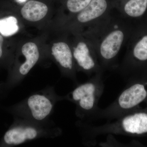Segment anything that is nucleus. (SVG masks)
Returning <instances> with one entry per match:
<instances>
[{"label":"nucleus","instance_id":"f257e3e1","mask_svg":"<svg viewBox=\"0 0 147 147\" xmlns=\"http://www.w3.org/2000/svg\"><path fill=\"white\" fill-rule=\"evenodd\" d=\"M63 100H65V96L59 95L55 87L49 86L6 108L5 110L13 117L35 121H46L50 119L57 102Z\"/></svg>","mask_w":147,"mask_h":147},{"label":"nucleus","instance_id":"f03ea898","mask_svg":"<svg viewBox=\"0 0 147 147\" xmlns=\"http://www.w3.org/2000/svg\"><path fill=\"white\" fill-rule=\"evenodd\" d=\"M13 117V122L1 139L0 147L15 146L42 138L54 139L62 133V129L50 119L37 122Z\"/></svg>","mask_w":147,"mask_h":147},{"label":"nucleus","instance_id":"7ed1b4c3","mask_svg":"<svg viewBox=\"0 0 147 147\" xmlns=\"http://www.w3.org/2000/svg\"><path fill=\"white\" fill-rule=\"evenodd\" d=\"M102 73L96 74L85 83L78 84L65 95V100L76 106L75 115L79 120L86 122L93 120L100 108L98 102L105 88Z\"/></svg>","mask_w":147,"mask_h":147},{"label":"nucleus","instance_id":"20e7f679","mask_svg":"<svg viewBox=\"0 0 147 147\" xmlns=\"http://www.w3.org/2000/svg\"><path fill=\"white\" fill-rule=\"evenodd\" d=\"M125 38V32L122 29L112 30L101 40L96 50L98 61L103 71L112 68Z\"/></svg>","mask_w":147,"mask_h":147},{"label":"nucleus","instance_id":"39448f33","mask_svg":"<svg viewBox=\"0 0 147 147\" xmlns=\"http://www.w3.org/2000/svg\"><path fill=\"white\" fill-rule=\"evenodd\" d=\"M73 57L74 63L78 68L88 76L93 74L103 72L100 66L96 50L94 47L84 41H80L73 47Z\"/></svg>","mask_w":147,"mask_h":147},{"label":"nucleus","instance_id":"423d86ee","mask_svg":"<svg viewBox=\"0 0 147 147\" xmlns=\"http://www.w3.org/2000/svg\"><path fill=\"white\" fill-rule=\"evenodd\" d=\"M21 52L26 58V61L18 67L17 72L9 77L4 83L5 91L12 89L19 85L23 78L26 76L39 60L40 54L38 48L34 42H27L24 44L22 47Z\"/></svg>","mask_w":147,"mask_h":147},{"label":"nucleus","instance_id":"0eeeda50","mask_svg":"<svg viewBox=\"0 0 147 147\" xmlns=\"http://www.w3.org/2000/svg\"><path fill=\"white\" fill-rule=\"evenodd\" d=\"M52 55L62 69L65 75L71 79L75 85L79 84L75 76L73 54L69 45L64 42L55 43L52 47Z\"/></svg>","mask_w":147,"mask_h":147},{"label":"nucleus","instance_id":"6e6552de","mask_svg":"<svg viewBox=\"0 0 147 147\" xmlns=\"http://www.w3.org/2000/svg\"><path fill=\"white\" fill-rule=\"evenodd\" d=\"M107 8L106 0H92L86 8L79 12L77 20L82 24L95 21L105 13Z\"/></svg>","mask_w":147,"mask_h":147},{"label":"nucleus","instance_id":"1a4fd4ad","mask_svg":"<svg viewBox=\"0 0 147 147\" xmlns=\"http://www.w3.org/2000/svg\"><path fill=\"white\" fill-rule=\"evenodd\" d=\"M47 11L48 7L45 4L36 1L28 2L21 9L23 17L32 22L41 20L46 16Z\"/></svg>","mask_w":147,"mask_h":147},{"label":"nucleus","instance_id":"9d476101","mask_svg":"<svg viewBox=\"0 0 147 147\" xmlns=\"http://www.w3.org/2000/svg\"><path fill=\"white\" fill-rule=\"evenodd\" d=\"M147 7V0H129L124 7L125 13L131 17L143 15Z\"/></svg>","mask_w":147,"mask_h":147},{"label":"nucleus","instance_id":"9b49d317","mask_svg":"<svg viewBox=\"0 0 147 147\" xmlns=\"http://www.w3.org/2000/svg\"><path fill=\"white\" fill-rule=\"evenodd\" d=\"M17 19L13 16L0 19V33L5 36L16 34L19 30Z\"/></svg>","mask_w":147,"mask_h":147},{"label":"nucleus","instance_id":"f8f14e48","mask_svg":"<svg viewBox=\"0 0 147 147\" xmlns=\"http://www.w3.org/2000/svg\"><path fill=\"white\" fill-rule=\"evenodd\" d=\"M134 58L139 61L147 60V35L143 37L137 42L133 50Z\"/></svg>","mask_w":147,"mask_h":147},{"label":"nucleus","instance_id":"ddd939ff","mask_svg":"<svg viewBox=\"0 0 147 147\" xmlns=\"http://www.w3.org/2000/svg\"><path fill=\"white\" fill-rule=\"evenodd\" d=\"M92 0H68L67 3V9L72 13H78L88 5Z\"/></svg>","mask_w":147,"mask_h":147},{"label":"nucleus","instance_id":"4468645a","mask_svg":"<svg viewBox=\"0 0 147 147\" xmlns=\"http://www.w3.org/2000/svg\"><path fill=\"white\" fill-rule=\"evenodd\" d=\"M3 42V38L0 35V60L3 57V52L2 46Z\"/></svg>","mask_w":147,"mask_h":147},{"label":"nucleus","instance_id":"2eb2a0df","mask_svg":"<svg viewBox=\"0 0 147 147\" xmlns=\"http://www.w3.org/2000/svg\"><path fill=\"white\" fill-rule=\"evenodd\" d=\"M5 91V83H0V94L4 92Z\"/></svg>","mask_w":147,"mask_h":147},{"label":"nucleus","instance_id":"dca6fc26","mask_svg":"<svg viewBox=\"0 0 147 147\" xmlns=\"http://www.w3.org/2000/svg\"><path fill=\"white\" fill-rule=\"evenodd\" d=\"M18 1L19 2L24 3L25 2L26 0H18Z\"/></svg>","mask_w":147,"mask_h":147}]
</instances>
